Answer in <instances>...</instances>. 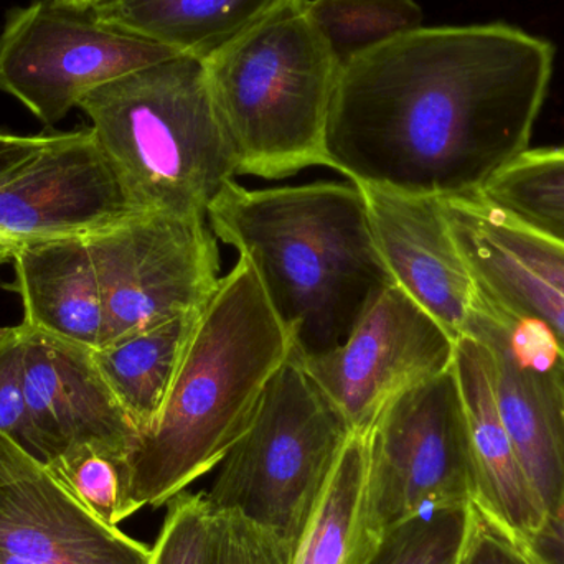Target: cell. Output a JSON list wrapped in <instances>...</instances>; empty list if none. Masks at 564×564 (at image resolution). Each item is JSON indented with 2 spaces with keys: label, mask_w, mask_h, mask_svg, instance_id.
Returning <instances> with one entry per match:
<instances>
[{
  "label": "cell",
  "mask_w": 564,
  "mask_h": 564,
  "mask_svg": "<svg viewBox=\"0 0 564 564\" xmlns=\"http://www.w3.org/2000/svg\"><path fill=\"white\" fill-rule=\"evenodd\" d=\"M555 46L509 23L417 26L345 63L327 169L421 197L479 192L529 151Z\"/></svg>",
  "instance_id": "cell-1"
},
{
  "label": "cell",
  "mask_w": 564,
  "mask_h": 564,
  "mask_svg": "<svg viewBox=\"0 0 564 564\" xmlns=\"http://www.w3.org/2000/svg\"><path fill=\"white\" fill-rule=\"evenodd\" d=\"M207 215L215 237L250 261L305 357L344 344L393 284L354 182L247 188L234 181Z\"/></svg>",
  "instance_id": "cell-2"
},
{
  "label": "cell",
  "mask_w": 564,
  "mask_h": 564,
  "mask_svg": "<svg viewBox=\"0 0 564 564\" xmlns=\"http://www.w3.org/2000/svg\"><path fill=\"white\" fill-rule=\"evenodd\" d=\"M294 347L257 271L238 257L195 321L158 420L129 454L139 510L167 506L220 466Z\"/></svg>",
  "instance_id": "cell-3"
},
{
  "label": "cell",
  "mask_w": 564,
  "mask_h": 564,
  "mask_svg": "<svg viewBox=\"0 0 564 564\" xmlns=\"http://www.w3.org/2000/svg\"><path fill=\"white\" fill-rule=\"evenodd\" d=\"M202 63L238 175L278 181L327 167L325 132L341 65L307 0H284Z\"/></svg>",
  "instance_id": "cell-4"
},
{
  "label": "cell",
  "mask_w": 564,
  "mask_h": 564,
  "mask_svg": "<svg viewBox=\"0 0 564 564\" xmlns=\"http://www.w3.org/2000/svg\"><path fill=\"white\" fill-rule=\"evenodd\" d=\"M141 210L207 215L238 164L204 63L171 56L79 101ZM208 217V215H207Z\"/></svg>",
  "instance_id": "cell-5"
},
{
  "label": "cell",
  "mask_w": 564,
  "mask_h": 564,
  "mask_svg": "<svg viewBox=\"0 0 564 564\" xmlns=\"http://www.w3.org/2000/svg\"><path fill=\"white\" fill-rule=\"evenodd\" d=\"M351 434L294 347L205 497L297 550Z\"/></svg>",
  "instance_id": "cell-6"
},
{
  "label": "cell",
  "mask_w": 564,
  "mask_h": 564,
  "mask_svg": "<svg viewBox=\"0 0 564 564\" xmlns=\"http://www.w3.org/2000/svg\"><path fill=\"white\" fill-rule=\"evenodd\" d=\"M88 245L105 305L102 347L202 311L224 278L207 215L139 212Z\"/></svg>",
  "instance_id": "cell-7"
},
{
  "label": "cell",
  "mask_w": 564,
  "mask_h": 564,
  "mask_svg": "<svg viewBox=\"0 0 564 564\" xmlns=\"http://www.w3.org/2000/svg\"><path fill=\"white\" fill-rule=\"evenodd\" d=\"M368 436V496L381 533L420 513L473 506L466 410L454 368L411 388Z\"/></svg>",
  "instance_id": "cell-8"
},
{
  "label": "cell",
  "mask_w": 564,
  "mask_h": 564,
  "mask_svg": "<svg viewBox=\"0 0 564 564\" xmlns=\"http://www.w3.org/2000/svg\"><path fill=\"white\" fill-rule=\"evenodd\" d=\"M171 56L106 25L93 10L35 0L9 10L0 29V91L52 126L93 89Z\"/></svg>",
  "instance_id": "cell-9"
},
{
  "label": "cell",
  "mask_w": 564,
  "mask_h": 564,
  "mask_svg": "<svg viewBox=\"0 0 564 564\" xmlns=\"http://www.w3.org/2000/svg\"><path fill=\"white\" fill-rule=\"evenodd\" d=\"M463 337L489 351L500 420L549 519L564 502L563 351L542 325L480 291Z\"/></svg>",
  "instance_id": "cell-10"
},
{
  "label": "cell",
  "mask_w": 564,
  "mask_h": 564,
  "mask_svg": "<svg viewBox=\"0 0 564 564\" xmlns=\"http://www.w3.org/2000/svg\"><path fill=\"white\" fill-rule=\"evenodd\" d=\"M449 332L397 284L361 315L347 340L304 367L354 434H368L398 397L453 367Z\"/></svg>",
  "instance_id": "cell-11"
},
{
  "label": "cell",
  "mask_w": 564,
  "mask_h": 564,
  "mask_svg": "<svg viewBox=\"0 0 564 564\" xmlns=\"http://www.w3.org/2000/svg\"><path fill=\"white\" fill-rule=\"evenodd\" d=\"M91 128L50 134L17 177L0 188V240L96 237L139 214Z\"/></svg>",
  "instance_id": "cell-12"
},
{
  "label": "cell",
  "mask_w": 564,
  "mask_h": 564,
  "mask_svg": "<svg viewBox=\"0 0 564 564\" xmlns=\"http://www.w3.org/2000/svg\"><path fill=\"white\" fill-rule=\"evenodd\" d=\"M0 546L43 564H151L152 550L79 506L0 433Z\"/></svg>",
  "instance_id": "cell-13"
},
{
  "label": "cell",
  "mask_w": 564,
  "mask_h": 564,
  "mask_svg": "<svg viewBox=\"0 0 564 564\" xmlns=\"http://www.w3.org/2000/svg\"><path fill=\"white\" fill-rule=\"evenodd\" d=\"M20 325L33 456L46 464L76 444L132 453L141 434L102 378L95 350Z\"/></svg>",
  "instance_id": "cell-14"
},
{
  "label": "cell",
  "mask_w": 564,
  "mask_h": 564,
  "mask_svg": "<svg viewBox=\"0 0 564 564\" xmlns=\"http://www.w3.org/2000/svg\"><path fill=\"white\" fill-rule=\"evenodd\" d=\"M361 191L393 284L459 340L473 317L479 289L451 235L440 198Z\"/></svg>",
  "instance_id": "cell-15"
},
{
  "label": "cell",
  "mask_w": 564,
  "mask_h": 564,
  "mask_svg": "<svg viewBox=\"0 0 564 564\" xmlns=\"http://www.w3.org/2000/svg\"><path fill=\"white\" fill-rule=\"evenodd\" d=\"M466 410L477 512L513 542L535 535L546 513L500 420L487 348L473 337L456 341L453 360Z\"/></svg>",
  "instance_id": "cell-16"
},
{
  "label": "cell",
  "mask_w": 564,
  "mask_h": 564,
  "mask_svg": "<svg viewBox=\"0 0 564 564\" xmlns=\"http://www.w3.org/2000/svg\"><path fill=\"white\" fill-rule=\"evenodd\" d=\"M12 261L22 324L89 350L102 347L105 305L86 238L19 245Z\"/></svg>",
  "instance_id": "cell-17"
},
{
  "label": "cell",
  "mask_w": 564,
  "mask_h": 564,
  "mask_svg": "<svg viewBox=\"0 0 564 564\" xmlns=\"http://www.w3.org/2000/svg\"><path fill=\"white\" fill-rule=\"evenodd\" d=\"M284 0H102L106 25L178 56L205 62L257 25Z\"/></svg>",
  "instance_id": "cell-18"
},
{
  "label": "cell",
  "mask_w": 564,
  "mask_h": 564,
  "mask_svg": "<svg viewBox=\"0 0 564 564\" xmlns=\"http://www.w3.org/2000/svg\"><path fill=\"white\" fill-rule=\"evenodd\" d=\"M381 539L368 496V436L351 434L292 564H370Z\"/></svg>",
  "instance_id": "cell-19"
},
{
  "label": "cell",
  "mask_w": 564,
  "mask_h": 564,
  "mask_svg": "<svg viewBox=\"0 0 564 564\" xmlns=\"http://www.w3.org/2000/svg\"><path fill=\"white\" fill-rule=\"evenodd\" d=\"M198 314L177 315L93 351L102 378L139 434L154 424L164 406Z\"/></svg>",
  "instance_id": "cell-20"
},
{
  "label": "cell",
  "mask_w": 564,
  "mask_h": 564,
  "mask_svg": "<svg viewBox=\"0 0 564 564\" xmlns=\"http://www.w3.org/2000/svg\"><path fill=\"white\" fill-rule=\"evenodd\" d=\"M451 235L477 289L546 328L564 355V297L494 241L453 197L440 198Z\"/></svg>",
  "instance_id": "cell-21"
},
{
  "label": "cell",
  "mask_w": 564,
  "mask_h": 564,
  "mask_svg": "<svg viewBox=\"0 0 564 564\" xmlns=\"http://www.w3.org/2000/svg\"><path fill=\"white\" fill-rule=\"evenodd\" d=\"M479 194L517 224L564 247V144L530 148Z\"/></svg>",
  "instance_id": "cell-22"
},
{
  "label": "cell",
  "mask_w": 564,
  "mask_h": 564,
  "mask_svg": "<svg viewBox=\"0 0 564 564\" xmlns=\"http://www.w3.org/2000/svg\"><path fill=\"white\" fill-rule=\"evenodd\" d=\"M129 454L99 444H76L45 466L79 506L118 529L122 520L139 512L132 499Z\"/></svg>",
  "instance_id": "cell-23"
},
{
  "label": "cell",
  "mask_w": 564,
  "mask_h": 564,
  "mask_svg": "<svg viewBox=\"0 0 564 564\" xmlns=\"http://www.w3.org/2000/svg\"><path fill=\"white\" fill-rule=\"evenodd\" d=\"M307 10L341 66L424 20L416 0H307Z\"/></svg>",
  "instance_id": "cell-24"
},
{
  "label": "cell",
  "mask_w": 564,
  "mask_h": 564,
  "mask_svg": "<svg viewBox=\"0 0 564 564\" xmlns=\"http://www.w3.org/2000/svg\"><path fill=\"white\" fill-rule=\"evenodd\" d=\"M474 506L430 510L383 533L370 564H459Z\"/></svg>",
  "instance_id": "cell-25"
},
{
  "label": "cell",
  "mask_w": 564,
  "mask_h": 564,
  "mask_svg": "<svg viewBox=\"0 0 564 564\" xmlns=\"http://www.w3.org/2000/svg\"><path fill=\"white\" fill-rule=\"evenodd\" d=\"M454 200L470 215L474 221L509 251L513 258L525 264L536 276L560 292L564 297V247L546 240L522 227L509 215L494 207L479 192L453 195Z\"/></svg>",
  "instance_id": "cell-26"
},
{
  "label": "cell",
  "mask_w": 564,
  "mask_h": 564,
  "mask_svg": "<svg viewBox=\"0 0 564 564\" xmlns=\"http://www.w3.org/2000/svg\"><path fill=\"white\" fill-rule=\"evenodd\" d=\"M217 512L205 494L187 490L167 502V516L151 553V564H205Z\"/></svg>",
  "instance_id": "cell-27"
},
{
  "label": "cell",
  "mask_w": 564,
  "mask_h": 564,
  "mask_svg": "<svg viewBox=\"0 0 564 564\" xmlns=\"http://www.w3.org/2000/svg\"><path fill=\"white\" fill-rule=\"evenodd\" d=\"M294 555L295 546L276 533L238 513L217 512L205 564H292Z\"/></svg>",
  "instance_id": "cell-28"
},
{
  "label": "cell",
  "mask_w": 564,
  "mask_h": 564,
  "mask_svg": "<svg viewBox=\"0 0 564 564\" xmlns=\"http://www.w3.org/2000/svg\"><path fill=\"white\" fill-rule=\"evenodd\" d=\"M0 433L12 437L33 456L32 431L23 397L22 325L0 327Z\"/></svg>",
  "instance_id": "cell-29"
},
{
  "label": "cell",
  "mask_w": 564,
  "mask_h": 564,
  "mask_svg": "<svg viewBox=\"0 0 564 564\" xmlns=\"http://www.w3.org/2000/svg\"><path fill=\"white\" fill-rule=\"evenodd\" d=\"M459 564H532L522 550L474 507L473 527Z\"/></svg>",
  "instance_id": "cell-30"
},
{
  "label": "cell",
  "mask_w": 564,
  "mask_h": 564,
  "mask_svg": "<svg viewBox=\"0 0 564 564\" xmlns=\"http://www.w3.org/2000/svg\"><path fill=\"white\" fill-rule=\"evenodd\" d=\"M513 543L532 564H564V502L535 535Z\"/></svg>",
  "instance_id": "cell-31"
},
{
  "label": "cell",
  "mask_w": 564,
  "mask_h": 564,
  "mask_svg": "<svg viewBox=\"0 0 564 564\" xmlns=\"http://www.w3.org/2000/svg\"><path fill=\"white\" fill-rule=\"evenodd\" d=\"M48 135H17L0 132V188L9 184L33 155L43 148Z\"/></svg>",
  "instance_id": "cell-32"
},
{
  "label": "cell",
  "mask_w": 564,
  "mask_h": 564,
  "mask_svg": "<svg viewBox=\"0 0 564 564\" xmlns=\"http://www.w3.org/2000/svg\"><path fill=\"white\" fill-rule=\"evenodd\" d=\"M0 564H43L35 562V560L26 558V556L19 555V553L7 550L6 546H0Z\"/></svg>",
  "instance_id": "cell-33"
},
{
  "label": "cell",
  "mask_w": 564,
  "mask_h": 564,
  "mask_svg": "<svg viewBox=\"0 0 564 564\" xmlns=\"http://www.w3.org/2000/svg\"><path fill=\"white\" fill-rule=\"evenodd\" d=\"M13 251H15L13 245L0 240V268L13 260Z\"/></svg>",
  "instance_id": "cell-34"
},
{
  "label": "cell",
  "mask_w": 564,
  "mask_h": 564,
  "mask_svg": "<svg viewBox=\"0 0 564 564\" xmlns=\"http://www.w3.org/2000/svg\"><path fill=\"white\" fill-rule=\"evenodd\" d=\"M58 2L76 7V9L91 10L95 9L98 3H101L102 0H58Z\"/></svg>",
  "instance_id": "cell-35"
}]
</instances>
